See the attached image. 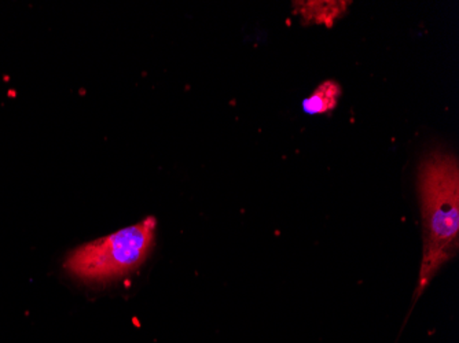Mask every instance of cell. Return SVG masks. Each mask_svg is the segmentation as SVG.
<instances>
[{
    "instance_id": "6da1fadb",
    "label": "cell",
    "mask_w": 459,
    "mask_h": 343,
    "mask_svg": "<svg viewBox=\"0 0 459 343\" xmlns=\"http://www.w3.org/2000/svg\"><path fill=\"white\" fill-rule=\"evenodd\" d=\"M419 191L424 224V255L415 299L458 250L459 165L453 154L436 150L422 159Z\"/></svg>"
},
{
    "instance_id": "277c9868",
    "label": "cell",
    "mask_w": 459,
    "mask_h": 343,
    "mask_svg": "<svg viewBox=\"0 0 459 343\" xmlns=\"http://www.w3.org/2000/svg\"><path fill=\"white\" fill-rule=\"evenodd\" d=\"M342 85L334 80H326L316 87L311 97L304 99L303 110L307 115H326L333 112L342 98Z\"/></svg>"
},
{
    "instance_id": "7a4b0ae2",
    "label": "cell",
    "mask_w": 459,
    "mask_h": 343,
    "mask_svg": "<svg viewBox=\"0 0 459 343\" xmlns=\"http://www.w3.org/2000/svg\"><path fill=\"white\" fill-rule=\"evenodd\" d=\"M156 219L84 244L69 254L65 270L84 280H110L133 272L143 264L153 247Z\"/></svg>"
},
{
    "instance_id": "3957f363",
    "label": "cell",
    "mask_w": 459,
    "mask_h": 343,
    "mask_svg": "<svg viewBox=\"0 0 459 343\" xmlns=\"http://www.w3.org/2000/svg\"><path fill=\"white\" fill-rule=\"evenodd\" d=\"M351 2L321 0V2H293V13L303 21L304 25H322L332 28L339 18L347 13Z\"/></svg>"
}]
</instances>
